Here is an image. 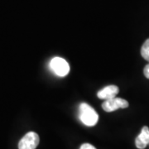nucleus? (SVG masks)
Segmentation results:
<instances>
[{"label": "nucleus", "instance_id": "7ed1b4c3", "mask_svg": "<svg viewBox=\"0 0 149 149\" xmlns=\"http://www.w3.org/2000/svg\"><path fill=\"white\" fill-rule=\"evenodd\" d=\"M40 139L38 134L29 132L25 134L18 143V149H36L39 144Z\"/></svg>", "mask_w": 149, "mask_h": 149}, {"label": "nucleus", "instance_id": "f257e3e1", "mask_svg": "<svg viewBox=\"0 0 149 149\" xmlns=\"http://www.w3.org/2000/svg\"><path fill=\"white\" fill-rule=\"evenodd\" d=\"M79 118L80 121L88 127L95 126L99 120L98 113L86 103H81L79 106Z\"/></svg>", "mask_w": 149, "mask_h": 149}, {"label": "nucleus", "instance_id": "20e7f679", "mask_svg": "<svg viewBox=\"0 0 149 149\" xmlns=\"http://www.w3.org/2000/svg\"><path fill=\"white\" fill-rule=\"evenodd\" d=\"M128 107V102L122 98H112L106 100L102 104V108L105 112H113L118 109H125Z\"/></svg>", "mask_w": 149, "mask_h": 149}, {"label": "nucleus", "instance_id": "6e6552de", "mask_svg": "<svg viewBox=\"0 0 149 149\" xmlns=\"http://www.w3.org/2000/svg\"><path fill=\"white\" fill-rule=\"evenodd\" d=\"M80 149H96L93 145L90 143H84L81 145Z\"/></svg>", "mask_w": 149, "mask_h": 149}, {"label": "nucleus", "instance_id": "f03ea898", "mask_svg": "<svg viewBox=\"0 0 149 149\" xmlns=\"http://www.w3.org/2000/svg\"><path fill=\"white\" fill-rule=\"evenodd\" d=\"M50 66L54 73L61 77L67 75L70 72V65L68 62L61 57H54L50 62Z\"/></svg>", "mask_w": 149, "mask_h": 149}, {"label": "nucleus", "instance_id": "1a4fd4ad", "mask_svg": "<svg viewBox=\"0 0 149 149\" xmlns=\"http://www.w3.org/2000/svg\"><path fill=\"white\" fill-rule=\"evenodd\" d=\"M143 73H144V75L149 79V63L145 67H144V70H143Z\"/></svg>", "mask_w": 149, "mask_h": 149}, {"label": "nucleus", "instance_id": "0eeeda50", "mask_svg": "<svg viewBox=\"0 0 149 149\" xmlns=\"http://www.w3.org/2000/svg\"><path fill=\"white\" fill-rule=\"evenodd\" d=\"M141 55L146 61H149V38L145 41L141 48Z\"/></svg>", "mask_w": 149, "mask_h": 149}, {"label": "nucleus", "instance_id": "423d86ee", "mask_svg": "<svg viewBox=\"0 0 149 149\" xmlns=\"http://www.w3.org/2000/svg\"><path fill=\"white\" fill-rule=\"evenodd\" d=\"M136 147L139 149H144L149 144V128L144 126L142 131L135 140Z\"/></svg>", "mask_w": 149, "mask_h": 149}, {"label": "nucleus", "instance_id": "39448f33", "mask_svg": "<svg viewBox=\"0 0 149 149\" xmlns=\"http://www.w3.org/2000/svg\"><path fill=\"white\" fill-rule=\"evenodd\" d=\"M119 92L118 87L116 85H109L104 88H103L101 91H100L97 93L98 98L101 99V100H109L112 98L116 97L118 94Z\"/></svg>", "mask_w": 149, "mask_h": 149}]
</instances>
